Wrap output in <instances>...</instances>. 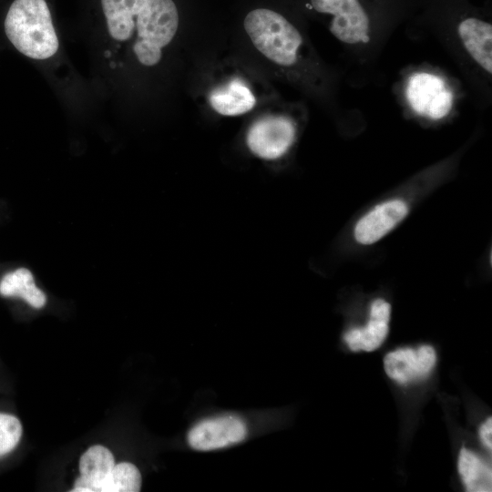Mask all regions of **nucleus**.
<instances>
[{"label": "nucleus", "instance_id": "obj_16", "mask_svg": "<svg viewBox=\"0 0 492 492\" xmlns=\"http://www.w3.org/2000/svg\"><path fill=\"white\" fill-rule=\"evenodd\" d=\"M141 487V476L138 467L128 462L115 465L100 486L98 492H138Z\"/></svg>", "mask_w": 492, "mask_h": 492}, {"label": "nucleus", "instance_id": "obj_7", "mask_svg": "<svg viewBox=\"0 0 492 492\" xmlns=\"http://www.w3.org/2000/svg\"><path fill=\"white\" fill-rule=\"evenodd\" d=\"M246 434V426L240 418L220 416L195 425L188 434V442L196 450L209 451L239 443Z\"/></svg>", "mask_w": 492, "mask_h": 492}, {"label": "nucleus", "instance_id": "obj_15", "mask_svg": "<svg viewBox=\"0 0 492 492\" xmlns=\"http://www.w3.org/2000/svg\"><path fill=\"white\" fill-rule=\"evenodd\" d=\"M458 472L469 492H490L492 490L491 467L475 453L463 447L458 456Z\"/></svg>", "mask_w": 492, "mask_h": 492}, {"label": "nucleus", "instance_id": "obj_3", "mask_svg": "<svg viewBox=\"0 0 492 492\" xmlns=\"http://www.w3.org/2000/svg\"><path fill=\"white\" fill-rule=\"evenodd\" d=\"M392 93L403 118L422 127L455 120L468 94L460 77L426 61L403 67Z\"/></svg>", "mask_w": 492, "mask_h": 492}, {"label": "nucleus", "instance_id": "obj_8", "mask_svg": "<svg viewBox=\"0 0 492 492\" xmlns=\"http://www.w3.org/2000/svg\"><path fill=\"white\" fill-rule=\"evenodd\" d=\"M436 363V354L431 345L397 349L388 353L384 359L386 374L402 384L425 378Z\"/></svg>", "mask_w": 492, "mask_h": 492}, {"label": "nucleus", "instance_id": "obj_4", "mask_svg": "<svg viewBox=\"0 0 492 492\" xmlns=\"http://www.w3.org/2000/svg\"><path fill=\"white\" fill-rule=\"evenodd\" d=\"M5 32L20 53L33 59H46L58 49V38L45 0H15L5 19Z\"/></svg>", "mask_w": 492, "mask_h": 492}, {"label": "nucleus", "instance_id": "obj_5", "mask_svg": "<svg viewBox=\"0 0 492 492\" xmlns=\"http://www.w3.org/2000/svg\"><path fill=\"white\" fill-rule=\"evenodd\" d=\"M136 18L138 37L133 51L142 65L154 66L161 58V48L177 32L178 9L172 0H149Z\"/></svg>", "mask_w": 492, "mask_h": 492}, {"label": "nucleus", "instance_id": "obj_17", "mask_svg": "<svg viewBox=\"0 0 492 492\" xmlns=\"http://www.w3.org/2000/svg\"><path fill=\"white\" fill-rule=\"evenodd\" d=\"M22 425L13 415L0 413V456L12 451L22 436Z\"/></svg>", "mask_w": 492, "mask_h": 492}, {"label": "nucleus", "instance_id": "obj_10", "mask_svg": "<svg viewBox=\"0 0 492 492\" xmlns=\"http://www.w3.org/2000/svg\"><path fill=\"white\" fill-rule=\"evenodd\" d=\"M391 313L390 304L383 299L373 302L370 317L363 328H354L344 333L343 339L352 351L371 352L377 349L388 333Z\"/></svg>", "mask_w": 492, "mask_h": 492}, {"label": "nucleus", "instance_id": "obj_2", "mask_svg": "<svg viewBox=\"0 0 492 492\" xmlns=\"http://www.w3.org/2000/svg\"><path fill=\"white\" fill-rule=\"evenodd\" d=\"M408 33L430 36L444 49L478 109L492 102V8L470 0H421L405 25Z\"/></svg>", "mask_w": 492, "mask_h": 492}, {"label": "nucleus", "instance_id": "obj_9", "mask_svg": "<svg viewBox=\"0 0 492 492\" xmlns=\"http://www.w3.org/2000/svg\"><path fill=\"white\" fill-rule=\"evenodd\" d=\"M407 212V205L401 200H392L377 205L356 223L355 240L364 245L378 241L402 221Z\"/></svg>", "mask_w": 492, "mask_h": 492}, {"label": "nucleus", "instance_id": "obj_14", "mask_svg": "<svg viewBox=\"0 0 492 492\" xmlns=\"http://www.w3.org/2000/svg\"><path fill=\"white\" fill-rule=\"evenodd\" d=\"M0 294L20 297L32 307L42 308L46 302L45 293L36 286L32 273L25 268L5 274L0 282Z\"/></svg>", "mask_w": 492, "mask_h": 492}, {"label": "nucleus", "instance_id": "obj_6", "mask_svg": "<svg viewBox=\"0 0 492 492\" xmlns=\"http://www.w3.org/2000/svg\"><path fill=\"white\" fill-rule=\"evenodd\" d=\"M298 133V119L292 114L265 116L249 128L246 145L254 156L265 160H276L291 151Z\"/></svg>", "mask_w": 492, "mask_h": 492}, {"label": "nucleus", "instance_id": "obj_12", "mask_svg": "<svg viewBox=\"0 0 492 492\" xmlns=\"http://www.w3.org/2000/svg\"><path fill=\"white\" fill-rule=\"evenodd\" d=\"M210 107L223 116H239L252 109L255 97L240 78L212 90L209 96Z\"/></svg>", "mask_w": 492, "mask_h": 492}, {"label": "nucleus", "instance_id": "obj_11", "mask_svg": "<svg viewBox=\"0 0 492 492\" xmlns=\"http://www.w3.org/2000/svg\"><path fill=\"white\" fill-rule=\"evenodd\" d=\"M115 465L114 456L107 447L100 445L89 447L80 457V477L71 491L98 492Z\"/></svg>", "mask_w": 492, "mask_h": 492}, {"label": "nucleus", "instance_id": "obj_13", "mask_svg": "<svg viewBox=\"0 0 492 492\" xmlns=\"http://www.w3.org/2000/svg\"><path fill=\"white\" fill-rule=\"evenodd\" d=\"M149 0H101L109 35L116 40L128 39L136 27L134 18Z\"/></svg>", "mask_w": 492, "mask_h": 492}, {"label": "nucleus", "instance_id": "obj_1", "mask_svg": "<svg viewBox=\"0 0 492 492\" xmlns=\"http://www.w3.org/2000/svg\"><path fill=\"white\" fill-rule=\"evenodd\" d=\"M421 0H307L343 51L344 79L362 88L384 79L382 58L396 30L406 25Z\"/></svg>", "mask_w": 492, "mask_h": 492}, {"label": "nucleus", "instance_id": "obj_18", "mask_svg": "<svg viewBox=\"0 0 492 492\" xmlns=\"http://www.w3.org/2000/svg\"><path fill=\"white\" fill-rule=\"evenodd\" d=\"M479 436L483 444L491 450L492 448V418L488 417L479 428Z\"/></svg>", "mask_w": 492, "mask_h": 492}]
</instances>
